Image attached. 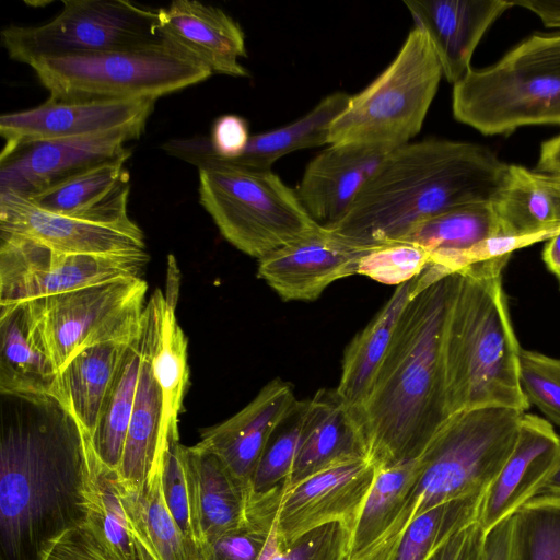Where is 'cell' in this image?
Masks as SVG:
<instances>
[{"mask_svg":"<svg viewBox=\"0 0 560 560\" xmlns=\"http://www.w3.org/2000/svg\"><path fill=\"white\" fill-rule=\"evenodd\" d=\"M92 450L60 397L0 393V560H38L84 523Z\"/></svg>","mask_w":560,"mask_h":560,"instance_id":"6da1fadb","label":"cell"},{"mask_svg":"<svg viewBox=\"0 0 560 560\" xmlns=\"http://www.w3.org/2000/svg\"><path fill=\"white\" fill-rule=\"evenodd\" d=\"M457 279L458 271L436 280L419 276L357 412L377 469L418 458L451 417L443 336Z\"/></svg>","mask_w":560,"mask_h":560,"instance_id":"7a4b0ae2","label":"cell"},{"mask_svg":"<svg viewBox=\"0 0 560 560\" xmlns=\"http://www.w3.org/2000/svg\"><path fill=\"white\" fill-rule=\"evenodd\" d=\"M509 166L476 143L444 139L409 142L390 151L346 213L324 226L360 248L397 243L440 213L491 202Z\"/></svg>","mask_w":560,"mask_h":560,"instance_id":"3957f363","label":"cell"},{"mask_svg":"<svg viewBox=\"0 0 560 560\" xmlns=\"http://www.w3.org/2000/svg\"><path fill=\"white\" fill-rule=\"evenodd\" d=\"M509 258L483 259L458 270L443 336L451 416L481 407L522 412L529 407L518 378L521 348L502 287Z\"/></svg>","mask_w":560,"mask_h":560,"instance_id":"277c9868","label":"cell"},{"mask_svg":"<svg viewBox=\"0 0 560 560\" xmlns=\"http://www.w3.org/2000/svg\"><path fill=\"white\" fill-rule=\"evenodd\" d=\"M163 149L198 167L201 206L224 238L248 256L259 260L322 225L271 170L221 160L207 138L174 139Z\"/></svg>","mask_w":560,"mask_h":560,"instance_id":"5b68a950","label":"cell"},{"mask_svg":"<svg viewBox=\"0 0 560 560\" xmlns=\"http://www.w3.org/2000/svg\"><path fill=\"white\" fill-rule=\"evenodd\" d=\"M524 413L512 408L481 407L452 415L419 456L420 472L377 560L422 512L486 492L514 448Z\"/></svg>","mask_w":560,"mask_h":560,"instance_id":"8992f818","label":"cell"},{"mask_svg":"<svg viewBox=\"0 0 560 560\" xmlns=\"http://www.w3.org/2000/svg\"><path fill=\"white\" fill-rule=\"evenodd\" d=\"M454 118L483 135L560 125V34H535L453 86Z\"/></svg>","mask_w":560,"mask_h":560,"instance_id":"52a82bcc","label":"cell"},{"mask_svg":"<svg viewBox=\"0 0 560 560\" xmlns=\"http://www.w3.org/2000/svg\"><path fill=\"white\" fill-rule=\"evenodd\" d=\"M427 33L415 26L392 62L350 96L329 129L328 144L355 143L393 151L421 130L442 79Z\"/></svg>","mask_w":560,"mask_h":560,"instance_id":"ba28073f","label":"cell"},{"mask_svg":"<svg viewBox=\"0 0 560 560\" xmlns=\"http://www.w3.org/2000/svg\"><path fill=\"white\" fill-rule=\"evenodd\" d=\"M50 101L155 98L212 75L211 71L164 40L150 46L91 55L44 58L30 66Z\"/></svg>","mask_w":560,"mask_h":560,"instance_id":"9c48e42d","label":"cell"},{"mask_svg":"<svg viewBox=\"0 0 560 560\" xmlns=\"http://www.w3.org/2000/svg\"><path fill=\"white\" fill-rule=\"evenodd\" d=\"M147 290L141 277H120L23 303L33 338L60 371L89 347L136 336Z\"/></svg>","mask_w":560,"mask_h":560,"instance_id":"30bf717a","label":"cell"},{"mask_svg":"<svg viewBox=\"0 0 560 560\" xmlns=\"http://www.w3.org/2000/svg\"><path fill=\"white\" fill-rule=\"evenodd\" d=\"M49 22L2 30L8 56L31 66L44 58L139 48L165 39L158 10L125 0H68Z\"/></svg>","mask_w":560,"mask_h":560,"instance_id":"8fae6325","label":"cell"},{"mask_svg":"<svg viewBox=\"0 0 560 560\" xmlns=\"http://www.w3.org/2000/svg\"><path fill=\"white\" fill-rule=\"evenodd\" d=\"M144 252L71 254L0 232V305L23 303L120 277H140Z\"/></svg>","mask_w":560,"mask_h":560,"instance_id":"7c38bea8","label":"cell"},{"mask_svg":"<svg viewBox=\"0 0 560 560\" xmlns=\"http://www.w3.org/2000/svg\"><path fill=\"white\" fill-rule=\"evenodd\" d=\"M145 122L73 138L48 139L3 148L0 192L31 197L102 163L131 154Z\"/></svg>","mask_w":560,"mask_h":560,"instance_id":"4fadbf2b","label":"cell"},{"mask_svg":"<svg viewBox=\"0 0 560 560\" xmlns=\"http://www.w3.org/2000/svg\"><path fill=\"white\" fill-rule=\"evenodd\" d=\"M375 475L376 467L366 457L330 467L285 487L276 522L277 539L291 544L335 522L352 529Z\"/></svg>","mask_w":560,"mask_h":560,"instance_id":"5bb4252c","label":"cell"},{"mask_svg":"<svg viewBox=\"0 0 560 560\" xmlns=\"http://www.w3.org/2000/svg\"><path fill=\"white\" fill-rule=\"evenodd\" d=\"M369 249L320 225L260 258L257 276L284 301H314L335 281L358 275L359 260Z\"/></svg>","mask_w":560,"mask_h":560,"instance_id":"9a60e30c","label":"cell"},{"mask_svg":"<svg viewBox=\"0 0 560 560\" xmlns=\"http://www.w3.org/2000/svg\"><path fill=\"white\" fill-rule=\"evenodd\" d=\"M155 98L55 102L0 118L3 148L60 138L83 137L145 122Z\"/></svg>","mask_w":560,"mask_h":560,"instance_id":"2e32d148","label":"cell"},{"mask_svg":"<svg viewBox=\"0 0 560 560\" xmlns=\"http://www.w3.org/2000/svg\"><path fill=\"white\" fill-rule=\"evenodd\" d=\"M0 232L26 236L71 254H129L145 250L139 226L95 224L42 209L27 198L0 192Z\"/></svg>","mask_w":560,"mask_h":560,"instance_id":"e0dca14e","label":"cell"},{"mask_svg":"<svg viewBox=\"0 0 560 560\" xmlns=\"http://www.w3.org/2000/svg\"><path fill=\"white\" fill-rule=\"evenodd\" d=\"M560 453L552 424L524 413L514 448L485 493L478 522L488 532L538 495Z\"/></svg>","mask_w":560,"mask_h":560,"instance_id":"ac0fdd59","label":"cell"},{"mask_svg":"<svg viewBox=\"0 0 560 560\" xmlns=\"http://www.w3.org/2000/svg\"><path fill=\"white\" fill-rule=\"evenodd\" d=\"M165 40L206 66L212 74L248 77L240 62L247 57L241 25L223 10L195 0H175L158 9Z\"/></svg>","mask_w":560,"mask_h":560,"instance_id":"d6986e66","label":"cell"},{"mask_svg":"<svg viewBox=\"0 0 560 560\" xmlns=\"http://www.w3.org/2000/svg\"><path fill=\"white\" fill-rule=\"evenodd\" d=\"M415 26L430 38L442 74L457 83L471 69L472 54L490 25L509 8L505 0L405 1Z\"/></svg>","mask_w":560,"mask_h":560,"instance_id":"ffe728a7","label":"cell"},{"mask_svg":"<svg viewBox=\"0 0 560 560\" xmlns=\"http://www.w3.org/2000/svg\"><path fill=\"white\" fill-rule=\"evenodd\" d=\"M295 400L292 385L275 378L237 413L203 429L197 444L218 456L237 479L249 487L271 432Z\"/></svg>","mask_w":560,"mask_h":560,"instance_id":"44dd1931","label":"cell"},{"mask_svg":"<svg viewBox=\"0 0 560 560\" xmlns=\"http://www.w3.org/2000/svg\"><path fill=\"white\" fill-rule=\"evenodd\" d=\"M389 152L364 144H328L306 165L295 194L316 222L334 223Z\"/></svg>","mask_w":560,"mask_h":560,"instance_id":"7402d4cb","label":"cell"},{"mask_svg":"<svg viewBox=\"0 0 560 560\" xmlns=\"http://www.w3.org/2000/svg\"><path fill=\"white\" fill-rule=\"evenodd\" d=\"M369 458L358 413L335 389H319L308 399L299 450L285 483L293 486L330 467Z\"/></svg>","mask_w":560,"mask_h":560,"instance_id":"603a6c76","label":"cell"},{"mask_svg":"<svg viewBox=\"0 0 560 560\" xmlns=\"http://www.w3.org/2000/svg\"><path fill=\"white\" fill-rule=\"evenodd\" d=\"M85 521L110 560H158L140 522L135 493L117 470L105 466L92 450L84 490Z\"/></svg>","mask_w":560,"mask_h":560,"instance_id":"cb8c5ba5","label":"cell"},{"mask_svg":"<svg viewBox=\"0 0 560 560\" xmlns=\"http://www.w3.org/2000/svg\"><path fill=\"white\" fill-rule=\"evenodd\" d=\"M183 455L191 524L201 550L246 520L250 489L218 456L198 444L183 446Z\"/></svg>","mask_w":560,"mask_h":560,"instance_id":"d4e9b609","label":"cell"},{"mask_svg":"<svg viewBox=\"0 0 560 560\" xmlns=\"http://www.w3.org/2000/svg\"><path fill=\"white\" fill-rule=\"evenodd\" d=\"M129 156L96 165L27 199L42 209L78 220L137 228L127 211L130 175L125 163Z\"/></svg>","mask_w":560,"mask_h":560,"instance_id":"484cf974","label":"cell"},{"mask_svg":"<svg viewBox=\"0 0 560 560\" xmlns=\"http://www.w3.org/2000/svg\"><path fill=\"white\" fill-rule=\"evenodd\" d=\"M139 343L141 365L136 399L117 469L122 483L135 492L143 491L161 465L167 441L164 396L140 330Z\"/></svg>","mask_w":560,"mask_h":560,"instance_id":"4316f807","label":"cell"},{"mask_svg":"<svg viewBox=\"0 0 560 560\" xmlns=\"http://www.w3.org/2000/svg\"><path fill=\"white\" fill-rule=\"evenodd\" d=\"M500 236L491 202L456 207L417 225L400 242L416 244L430 255V265L456 272L478 261V249Z\"/></svg>","mask_w":560,"mask_h":560,"instance_id":"83f0119b","label":"cell"},{"mask_svg":"<svg viewBox=\"0 0 560 560\" xmlns=\"http://www.w3.org/2000/svg\"><path fill=\"white\" fill-rule=\"evenodd\" d=\"M500 236L548 240L560 232V186L550 175L510 164L491 201Z\"/></svg>","mask_w":560,"mask_h":560,"instance_id":"f1b7e54d","label":"cell"},{"mask_svg":"<svg viewBox=\"0 0 560 560\" xmlns=\"http://www.w3.org/2000/svg\"><path fill=\"white\" fill-rule=\"evenodd\" d=\"M139 330L163 392L166 429L178 428V415L183 409L189 376L187 338L176 319L175 307L160 289L145 304Z\"/></svg>","mask_w":560,"mask_h":560,"instance_id":"f546056e","label":"cell"},{"mask_svg":"<svg viewBox=\"0 0 560 560\" xmlns=\"http://www.w3.org/2000/svg\"><path fill=\"white\" fill-rule=\"evenodd\" d=\"M0 393L49 394L62 399L59 371L33 338L24 303L0 305Z\"/></svg>","mask_w":560,"mask_h":560,"instance_id":"4dcf8cb0","label":"cell"},{"mask_svg":"<svg viewBox=\"0 0 560 560\" xmlns=\"http://www.w3.org/2000/svg\"><path fill=\"white\" fill-rule=\"evenodd\" d=\"M418 278L419 276L398 285L390 299L345 350L341 375L336 390L355 412L361 409L366 399L399 316L415 292Z\"/></svg>","mask_w":560,"mask_h":560,"instance_id":"1f68e13d","label":"cell"},{"mask_svg":"<svg viewBox=\"0 0 560 560\" xmlns=\"http://www.w3.org/2000/svg\"><path fill=\"white\" fill-rule=\"evenodd\" d=\"M420 472V458L376 468L370 492L351 529L349 560H377Z\"/></svg>","mask_w":560,"mask_h":560,"instance_id":"d6a6232c","label":"cell"},{"mask_svg":"<svg viewBox=\"0 0 560 560\" xmlns=\"http://www.w3.org/2000/svg\"><path fill=\"white\" fill-rule=\"evenodd\" d=\"M132 338L89 347L59 371L62 399L90 436L94 433L105 395Z\"/></svg>","mask_w":560,"mask_h":560,"instance_id":"836d02e7","label":"cell"},{"mask_svg":"<svg viewBox=\"0 0 560 560\" xmlns=\"http://www.w3.org/2000/svg\"><path fill=\"white\" fill-rule=\"evenodd\" d=\"M350 96L341 91L331 93L299 119L250 136L244 152L229 162L250 168L271 170V165L283 155L328 144L331 124L345 110Z\"/></svg>","mask_w":560,"mask_h":560,"instance_id":"e575fe53","label":"cell"},{"mask_svg":"<svg viewBox=\"0 0 560 560\" xmlns=\"http://www.w3.org/2000/svg\"><path fill=\"white\" fill-rule=\"evenodd\" d=\"M141 365L139 331L129 341L105 395L94 433L91 436L96 457L117 470L133 410Z\"/></svg>","mask_w":560,"mask_h":560,"instance_id":"d590c367","label":"cell"},{"mask_svg":"<svg viewBox=\"0 0 560 560\" xmlns=\"http://www.w3.org/2000/svg\"><path fill=\"white\" fill-rule=\"evenodd\" d=\"M485 493L450 500L422 512L381 560H425L448 537L478 521Z\"/></svg>","mask_w":560,"mask_h":560,"instance_id":"8d00e7d4","label":"cell"},{"mask_svg":"<svg viewBox=\"0 0 560 560\" xmlns=\"http://www.w3.org/2000/svg\"><path fill=\"white\" fill-rule=\"evenodd\" d=\"M285 485L268 492L249 494L246 520L206 544L203 560H260L276 524Z\"/></svg>","mask_w":560,"mask_h":560,"instance_id":"74e56055","label":"cell"},{"mask_svg":"<svg viewBox=\"0 0 560 560\" xmlns=\"http://www.w3.org/2000/svg\"><path fill=\"white\" fill-rule=\"evenodd\" d=\"M509 560H560V497L537 495L511 515Z\"/></svg>","mask_w":560,"mask_h":560,"instance_id":"f35d334b","label":"cell"},{"mask_svg":"<svg viewBox=\"0 0 560 560\" xmlns=\"http://www.w3.org/2000/svg\"><path fill=\"white\" fill-rule=\"evenodd\" d=\"M135 499L140 522L158 560H203L199 545L180 529L166 505L162 463L143 491L135 492Z\"/></svg>","mask_w":560,"mask_h":560,"instance_id":"ab89813d","label":"cell"},{"mask_svg":"<svg viewBox=\"0 0 560 560\" xmlns=\"http://www.w3.org/2000/svg\"><path fill=\"white\" fill-rule=\"evenodd\" d=\"M307 406L308 399H296L271 432L250 479V493H265L287 483L299 450Z\"/></svg>","mask_w":560,"mask_h":560,"instance_id":"60d3db41","label":"cell"},{"mask_svg":"<svg viewBox=\"0 0 560 560\" xmlns=\"http://www.w3.org/2000/svg\"><path fill=\"white\" fill-rule=\"evenodd\" d=\"M350 539L351 529L335 522L313 529L291 544H282L276 537L275 524L260 560H349Z\"/></svg>","mask_w":560,"mask_h":560,"instance_id":"b9f144b4","label":"cell"},{"mask_svg":"<svg viewBox=\"0 0 560 560\" xmlns=\"http://www.w3.org/2000/svg\"><path fill=\"white\" fill-rule=\"evenodd\" d=\"M429 264L424 248L397 242L369 249L359 260L358 275L398 287L420 276Z\"/></svg>","mask_w":560,"mask_h":560,"instance_id":"7bdbcfd3","label":"cell"},{"mask_svg":"<svg viewBox=\"0 0 560 560\" xmlns=\"http://www.w3.org/2000/svg\"><path fill=\"white\" fill-rule=\"evenodd\" d=\"M518 378L529 405L560 427V359L521 349Z\"/></svg>","mask_w":560,"mask_h":560,"instance_id":"ee69618b","label":"cell"},{"mask_svg":"<svg viewBox=\"0 0 560 560\" xmlns=\"http://www.w3.org/2000/svg\"><path fill=\"white\" fill-rule=\"evenodd\" d=\"M183 446L179 443L178 428L170 429L162 462L163 495L180 529L197 542L191 524Z\"/></svg>","mask_w":560,"mask_h":560,"instance_id":"f6af8a7d","label":"cell"},{"mask_svg":"<svg viewBox=\"0 0 560 560\" xmlns=\"http://www.w3.org/2000/svg\"><path fill=\"white\" fill-rule=\"evenodd\" d=\"M38 560H110L90 529L71 528L50 541Z\"/></svg>","mask_w":560,"mask_h":560,"instance_id":"bcb514c9","label":"cell"},{"mask_svg":"<svg viewBox=\"0 0 560 560\" xmlns=\"http://www.w3.org/2000/svg\"><path fill=\"white\" fill-rule=\"evenodd\" d=\"M249 138L248 122L238 115L228 114L213 122L209 147L217 158L231 161L244 152Z\"/></svg>","mask_w":560,"mask_h":560,"instance_id":"7dc6e473","label":"cell"},{"mask_svg":"<svg viewBox=\"0 0 560 560\" xmlns=\"http://www.w3.org/2000/svg\"><path fill=\"white\" fill-rule=\"evenodd\" d=\"M486 534L477 521L448 537L425 560H482Z\"/></svg>","mask_w":560,"mask_h":560,"instance_id":"c3c4849f","label":"cell"},{"mask_svg":"<svg viewBox=\"0 0 560 560\" xmlns=\"http://www.w3.org/2000/svg\"><path fill=\"white\" fill-rule=\"evenodd\" d=\"M510 526L511 516L487 532L482 560H509Z\"/></svg>","mask_w":560,"mask_h":560,"instance_id":"681fc988","label":"cell"},{"mask_svg":"<svg viewBox=\"0 0 560 560\" xmlns=\"http://www.w3.org/2000/svg\"><path fill=\"white\" fill-rule=\"evenodd\" d=\"M512 7L517 5L534 12L547 27L560 28V0H514Z\"/></svg>","mask_w":560,"mask_h":560,"instance_id":"f907efd6","label":"cell"},{"mask_svg":"<svg viewBox=\"0 0 560 560\" xmlns=\"http://www.w3.org/2000/svg\"><path fill=\"white\" fill-rule=\"evenodd\" d=\"M536 172L560 177V133L541 144Z\"/></svg>","mask_w":560,"mask_h":560,"instance_id":"816d5d0a","label":"cell"},{"mask_svg":"<svg viewBox=\"0 0 560 560\" xmlns=\"http://www.w3.org/2000/svg\"><path fill=\"white\" fill-rule=\"evenodd\" d=\"M542 260L560 284V232L547 240L542 250Z\"/></svg>","mask_w":560,"mask_h":560,"instance_id":"f5cc1de1","label":"cell"},{"mask_svg":"<svg viewBox=\"0 0 560 560\" xmlns=\"http://www.w3.org/2000/svg\"><path fill=\"white\" fill-rule=\"evenodd\" d=\"M538 495L560 497V453L551 472L539 489Z\"/></svg>","mask_w":560,"mask_h":560,"instance_id":"db71d44e","label":"cell"},{"mask_svg":"<svg viewBox=\"0 0 560 560\" xmlns=\"http://www.w3.org/2000/svg\"><path fill=\"white\" fill-rule=\"evenodd\" d=\"M552 177H553L555 182L560 186V177H558V176H552Z\"/></svg>","mask_w":560,"mask_h":560,"instance_id":"11a10c76","label":"cell"}]
</instances>
